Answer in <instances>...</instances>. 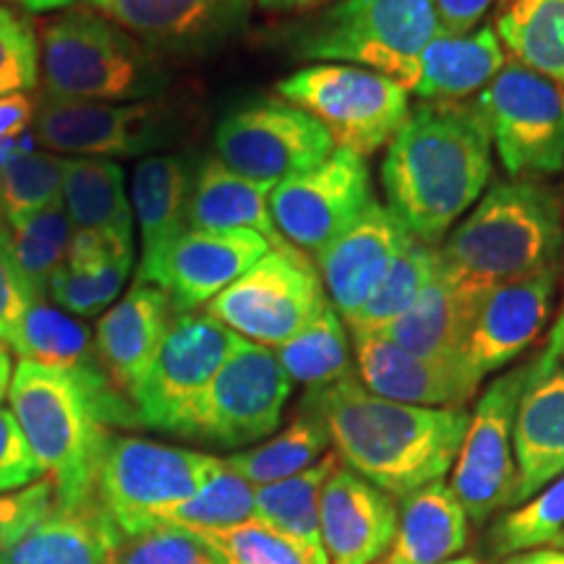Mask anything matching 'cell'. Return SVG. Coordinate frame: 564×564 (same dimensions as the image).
I'll list each match as a JSON object with an SVG mask.
<instances>
[{"mask_svg": "<svg viewBox=\"0 0 564 564\" xmlns=\"http://www.w3.org/2000/svg\"><path fill=\"white\" fill-rule=\"evenodd\" d=\"M560 270L556 267L484 293L465 343V361L478 377L502 371L539 340L552 314Z\"/></svg>", "mask_w": 564, "mask_h": 564, "instance_id": "obj_20", "label": "cell"}, {"mask_svg": "<svg viewBox=\"0 0 564 564\" xmlns=\"http://www.w3.org/2000/svg\"><path fill=\"white\" fill-rule=\"evenodd\" d=\"M497 564H564V549L562 546L528 549V552L507 554Z\"/></svg>", "mask_w": 564, "mask_h": 564, "instance_id": "obj_50", "label": "cell"}, {"mask_svg": "<svg viewBox=\"0 0 564 564\" xmlns=\"http://www.w3.org/2000/svg\"><path fill=\"white\" fill-rule=\"evenodd\" d=\"M37 303L34 293L26 285L17 259L11 251V230L0 217V345L6 350H19L21 327L26 314Z\"/></svg>", "mask_w": 564, "mask_h": 564, "instance_id": "obj_45", "label": "cell"}, {"mask_svg": "<svg viewBox=\"0 0 564 564\" xmlns=\"http://www.w3.org/2000/svg\"><path fill=\"white\" fill-rule=\"evenodd\" d=\"M192 183V165L181 154H147L133 167L131 209L141 236L137 282L150 280L167 249L188 230Z\"/></svg>", "mask_w": 564, "mask_h": 564, "instance_id": "obj_25", "label": "cell"}, {"mask_svg": "<svg viewBox=\"0 0 564 564\" xmlns=\"http://www.w3.org/2000/svg\"><path fill=\"white\" fill-rule=\"evenodd\" d=\"M539 369L514 419V489L510 507L525 505L564 474V361L549 337Z\"/></svg>", "mask_w": 564, "mask_h": 564, "instance_id": "obj_21", "label": "cell"}, {"mask_svg": "<svg viewBox=\"0 0 564 564\" xmlns=\"http://www.w3.org/2000/svg\"><path fill=\"white\" fill-rule=\"evenodd\" d=\"M160 55L196 58L246 30L251 0H84Z\"/></svg>", "mask_w": 564, "mask_h": 564, "instance_id": "obj_17", "label": "cell"}, {"mask_svg": "<svg viewBox=\"0 0 564 564\" xmlns=\"http://www.w3.org/2000/svg\"><path fill=\"white\" fill-rule=\"evenodd\" d=\"M66 158L53 152H26L0 165V217L6 225L30 220L61 202Z\"/></svg>", "mask_w": 564, "mask_h": 564, "instance_id": "obj_40", "label": "cell"}, {"mask_svg": "<svg viewBox=\"0 0 564 564\" xmlns=\"http://www.w3.org/2000/svg\"><path fill=\"white\" fill-rule=\"evenodd\" d=\"M257 507V486L230 468L228 460L217 457L215 468L204 478L199 491L175 510L167 523L188 528L196 533L228 531L253 520Z\"/></svg>", "mask_w": 564, "mask_h": 564, "instance_id": "obj_38", "label": "cell"}, {"mask_svg": "<svg viewBox=\"0 0 564 564\" xmlns=\"http://www.w3.org/2000/svg\"><path fill=\"white\" fill-rule=\"evenodd\" d=\"M329 447H333V440L324 421L312 408L301 405V413L282 432L272 434L257 447L232 453L225 460L251 486H267L303 474L314 463H319Z\"/></svg>", "mask_w": 564, "mask_h": 564, "instance_id": "obj_35", "label": "cell"}, {"mask_svg": "<svg viewBox=\"0 0 564 564\" xmlns=\"http://www.w3.org/2000/svg\"><path fill=\"white\" fill-rule=\"evenodd\" d=\"M19 358L58 369H91L102 366L89 329L61 308L34 303L21 327Z\"/></svg>", "mask_w": 564, "mask_h": 564, "instance_id": "obj_39", "label": "cell"}, {"mask_svg": "<svg viewBox=\"0 0 564 564\" xmlns=\"http://www.w3.org/2000/svg\"><path fill=\"white\" fill-rule=\"evenodd\" d=\"M494 3L499 0H436L440 30L449 34L474 32Z\"/></svg>", "mask_w": 564, "mask_h": 564, "instance_id": "obj_48", "label": "cell"}, {"mask_svg": "<svg viewBox=\"0 0 564 564\" xmlns=\"http://www.w3.org/2000/svg\"><path fill=\"white\" fill-rule=\"evenodd\" d=\"M470 520L453 486L434 481L400 499L398 533L379 564H442L468 546Z\"/></svg>", "mask_w": 564, "mask_h": 564, "instance_id": "obj_28", "label": "cell"}, {"mask_svg": "<svg viewBox=\"0 0 564 564\" xmlns=\"http://www.w3.org/2000/svg\"><path fill=\"white\" fill-rule=\"evenodd\" d=\"M552 340L556 343V348H560V356H562V361H564V314H562L560 319H556V324H554Z\"/></svg>", "mask_w": 564, "mask_h": 564, "instance_id": "obj_54", "label": "cell"}, {"mask_svg": "<svg viewBox=\"0 0 564 564\" xmlns=\"http://www.w3.org/2000/svg\"><path fill=\"white\" fill-rule=\"evenodd\" d=\"M253 3L270 13H306L316 9H327V6L337 3V0H253Z\"/></svg>", "mask_w": 564, "mask_h": 564, "instance_id": "obj_52", "label": "cell"}, {"mask_svg": "<svg viewBox=\"0 0 564 564\" xmlns=\"http://www.w3.org/2000/svg\"><path fill=\"white\" fill-rule=\"evenodd\" d=\"M270 249L264 236L246 228L186 230L144 285L162 288L175 314H192L249 272Z\"/></svg>", "mask_w": 564, "mask_h": 564, "instance_id": "obj_19", "label": "cell"}, {"mask_svg": "<svg viewBox=\"0 0 564 564\" xmlns=\"http://www.w3.org/2000/svg\"><path fill=\"white\" fill-rule=\"evenodd\" d=\"M40 76L47 97L76 102L158 100L173 84L160 53L89 6L42 26Z\"/></svg>", "mask_w": 564, "mask_h": 564, "instance_id": "obj_5", "label": "cell"}, {"mask_svg": "<svg viewBox=\"0 0 564 564\" xmlns=\"http://www.w3.org/2000/svg\"><path fill=\"white\" fill-rule=\"evenodd\" d=\"M491 137L476 100L421 102L387 144V207L415 241L440 246L491 181Z\"/></svg>", "mask_w": 564, "mask_h": 564, "instance_id": "obj_1", "label": "cell"}, {"mask_svg": "<svg viewBox=\"0 0 564 564\" xmlns=\"http://www.w3.org/2000/svg\"><path fill=\"white\" fill-rule=\"evenodd\" d=\"M491 26L512 61L564 87V0H499Z\"/></svg>", "mask_w": 564, "mask_h": 564, "instance_id": "obj_32", "label": "cell"}, {"mask_svg": "<svg viewBox=\"0 0 564 564\" xmlns=\"http://www.w3.org/2000/svg\"><path fill=\"white\" fill-rule=\"evenodd\" d=\"M40 82V40L32 19L0 9V97L30 91Z\"/></svg>", "mask_w": 564, "mask_h": 564, "instance_id": "obj_44", "label": "cell"}, {"mask_svg": "<svg viewBox=\"0 0 564 564\" xmlns=\"http://www.w3.org/2000/svg\"><path fill=\"white\" fill-rule=\"evenodd\" d=\"M507 63V53L491 24L474 32L436 37L423 47L408 91L421 102H465L476 97Z\"/></svg>", "mask_w": 564, "mask_h": 564, "instance_id": "obj_26", "label": "cell"}, {"mask_svg": "<svg viewBox=\"0 0 564 564\" xmlns=\"http://www.w3.org/2000/svg\"><path fill=\"white\" fill-rule=\"evenodd\" d=\"M510 178L564 173V87L512 61L474 97Z\"/></svg>", "mask_w": 564, "mask_h": 564, "instance_id": "obj_9", "label": "cell"}, {"mask_svg": "<svg viewBox=\"0 0 564 564\" xmlns=\"http://www.w3.org/2000/svg\"><path fill=\"white\" fill-rule=\"evenodd\" d=\"M303 405L324 421L340 463L394 499L444 481L470 421L468 408L394 403L356 377L308 390Z\"/></svg>", "mask_w": 564, "mask_h": 564, "instance_id": "obj_2", "label": "cell"}, {"mask_svg": "<svg viewBox=\"0 0 564 564\" xmlns=\"http://www.w3.org/2000/svg\"><path fill=\"white\" fill-rule=\"evenodd\" d=\"M554 546H562L564 549V531H562V535H560V541H556V544Z\"/></svg>", "mask_w": 564, "mask_h": 564, "instance_id": "obj_56", "label": "cell"}, {"mask_svg": "<svg viewBox=\"0 0 564 564\" xmlns=\"http://www.w3.org/2000/svg\"><path fill=\"white\" fill-rule=\"evenodd\" d=\"M9 230L13 259H17L26 285L37 303H47L51 285L61 267L66 264L70 236H74L66 207L63 202H55L53 207L42 209L40 215L13 225Z\"/></svg>", "mask_w": 564, "mask_h": 564, "instance_id": "obj_37", "label": "cell"}, {"mask_svg": "<svg viewBox=\"0 0 564 564\" xmlns=\"http://www.w3.org/2000/svg\"><path fill=\"white\" fill-rule=\"evenodd\" d=\"M400 505L348 465H337L319 499L322 544L329 564H379L398 533Z\"/></svg>", "mask_w": 564, "mask_h": 564, "instance_id": "obj_23", "label": "cell"}, {"mask_svg": "<svg viewBox=\"0 0 564 564\" xmlns=\"http://www.w3.org/2000/svg\"><path fill=\"white\" fill-rule=\"evenodd\" d=\"M215 150L243 178L278 186L312 171L337 147L314 116L282 97H270L230 110L215 131Z\"/></svg>", "mask_w": 564, "mask_h": 564, "instance_id": "obj_14", "label": "cell"}, {"mask_svg": "<svg viewBox=\"0 0 564 564\" xmlns=\"http://www.w3.org/2000/svg\"><path fill=\"white\" fill-rule=\"evenodd\" d=\"M11 358H9V350L0 345V398H3L6 392H9V382H11Z\"/></svg>", "mask_w": 564, "mask_h": 564, "instance_id": "obj_53", "label": "cell"}, {"mask_svg": "<svg viewBox=\"0 0 564 564\" xmlns=\"http://www.w3.org/2000/svg\"><path fill=\"white\" fill-rule=\"evenodd\" d=\"M173 112L162 100L76 102L42 97L34 133L66 158H147L171 141Z\"/></svg>", "mask_w": 564, "mask_h": 564, "instance_id": "obj_16", "label": "cell"}, {"mask_svg": "<svg viewBox=\"0 0 564 564\" xmlns=\"http://www.w3.org/2000/svg\"><path fill=\"white\" fill-rule=\"evenodd\" d=\"M440 272L465 299L531 274L556 270L564 259V207L535 181H499L436 246Z\"/></svg>", "mask_w": 564, "mask_h": 564, "instance_id": "obj_4", "label": "cell"}, {"mask_svg": "<svg viewBox=\"0 0 564 564\" xmlns=\"http://www.w3.org/2000/svg\"><path fill=\"white\" fill-rule=\"evenodd\" d=\"M476 306V301L465 299L453 282L436 272L421 299L377 335H384L387 340L419 356L465 361V343Z\"/></svg>", "mask_w": 564, "mask_h": 564, "instance_id": "obj_30", "label": "cell"}, {"mask_svg": "<svg viewBox=\"0 0 564 564\" xmlns=\"http://www.w3.org/2000/svg\"><path fill=\"white\" fill-rule=\"evenodd\" d=\"M110 564H228L202 533L181 525H158L126 535L118 531Z\"/></svg>", "mask_w": 564, "mask_h": 564, "instance_id": "obj_42", "label": "cell"}, {"mask_svg": "<svg viewBox=\"0 0 564 564\" xmlns=\"http://www.w3.org/2000/svg\"><path fill=\"white\" fill-rule=\"evenodd\" d=\"M215 463L217 457L194 449L112 434L97 474V499L121 533L152 531L199 491Z\"/></svg>", "mask_w": 564, "mask_h": 564, "instance_id": "obj_8", "label": "cell"}, {"mask_svg": "<svg viewBox=\"0 0 564 564\" xmlns=\"http://www.w3.org/2000/svg\"><path fill=\"white\" fill-rule=\"evenodd\" d=\"M436 272H440L436 246H426L413 238L403 253L394 259L390 272L379 282L371 299L350 319H345L350 333H382L421 299V293L432 285Z\"/></svg>", "mask_w": 564, "mask_h": 564, "instance_id": "obj_36", "label": "cell"}, {"mask_svg": "<svg viewBox=\"0 0 564 564\" xmlns=\"http://www.w3.org/2000/svg\"><path fill=\"white\" fill-rule=\"evenodd\" d=\"M118 528L100 499L82 507H61L0 552V564H110Z\"/></svg>", "mask_w": 564, "mask_h": 564, "instance_id": "obj_29", "label": "cell"}, {"mask_svg": "<svg viewBox=\"0 0 564 564\" xmlns=\"http://www.w3.org/2000/svg\"><path fill=\"white\" fill-rule=\"evenodd\" d=\"M316 264L295 246L270 249L207 303V314L243 340L280 348L327 306Z\"/></svg>", "mask_w": 564, "mask_h": 564, "instance_id": "obj_10", "label": "cell"}, {"mask_svg": "<svg viewBox=\"0 0 564 564\" xmlns=\"http://www.w3.org/2000/svg\"><path fill=\"white\" fill-rule=\"evenodd\" d=\"M34 118H37V105L26 91L0 97V141L21 137L34 126Z\"/></svg>", "mask_w": 564, "mask_h": 564, "instance_id": "obj_49", "label": "cell"}, {"mask_svg": "<svg viewBox=\"0 0 564 564\" xmlns=\"http://www.w3.org/2000/svg\"><path fill=\"white\" fill-rule=\"evenodd\" d=\"M340 465L337 453H327L319 463L282 481L257 486V507H253V520L274 531L291 535L308 552L327 560L322 544L319 525V499L327 478Z\"/></svg>", "mask_w": 564, "mask_h": 564, "instance_id": "obj_33", "label": "cell"}, {"mask_svg": "<svg viewBox=\"0 0 564 564\" xmlns=\"http://www.w3.org/2000/svg\"><path fill=\"white\" fill-rule=\"evenodd\" d=\"M63 207L74 230H95L133 243V209L126 196V175L116 160L66 158Z\"/></svg>", "mask_w": 564, "mask_h": 564, "instance_id": "obj_31", "label": "cell"}, {"mask_svg": "<svg viewBox=\"0 0 564 564\" xmlns=\"http://www.w3.org/2000/svg\"><path fill=\"white\" fill-rule=\"evenodd\" d=\"M40 478H45V468L34 457L11 408L0 405V494L21 491Z\"/></svg>", "mask_w": 564, "mask_h": 564, "instance_id": "obj_47", "label": "cell"}, {"mask_svg": "<svg viewBox=\"0 0 564 564\" xmlns=\"http://www.w3.org/2000/svg\"><path fill=\"white\" fill-rule=\"evenodd\" d=\"M6 394L13 419L55 486V505L97 502V474L112 436L108 426L139 423L133 403L116 390L102 366L58 369L21 358Z\"/></svg>", "mask_w": 564, "mask_h": 564, "instance_id": "obj_3", "label": "cell"}, {"mask_svg": "<svg viewBox=\"0 0 564 564\" xmlns=\"http://www.w3.org/2000/svg\"><path fill=\"white\" fill-rule=\"evenodd\" d=\"M171 299L162 288L133 282L131 291L97 322V358L116 390L129 400L171 329Z\"/></svg>", "mask_w": 564, "mask_h": 564, "instance_id": "obj_24", "label": "cell"}, {"mask_svg": "<svg viewBox=\"0 0 564 564\" xmlns=\"http://www.w3.org/2000/svg\"><path fill=\"white\" fill-rule=\"evenodd\" d=\"M270 183H257L230 171L220 158H204L196 167L188 199V230H253L272 249L291 246L274 228Z\"/></svg>", "mask_w": 564, "mask_h": 564, "instance_id": "obj_27", "label": "cell"}, {"mask_svg": "<svg viewBox=\"0 0 564 564\" xmlns=\"http://www.w3.org/2000/svg\"><path fill=\"white\" fill-rule=\"evenodd\" d=\"M442 564H481V562H478L474 554H465V556L460 554V556H455V560H447V562H442Z\"/></svg>", "mask_w": 564, "mask_h": 564, "instance_id": "obj_55", "label": "cell"}, {"mask_svg": "<svg viewBox=\"0 0 564 564\" xmlns=\"http://www.w3.org/2000/svg\"><path fill=\"white\" fill-rule=\"evenodd\" d=\"M539 358L541 352H535L531 361L499 373L470 413L449 486L476 525L486 523L502 507H510L518 474L512 449L514 419L525 387L539 369Z\"/></svg>", "mask_w": 564, "mask_h": 564, "instance_id": "obj_13", "label": "cell"}, {"mask_svg": "<svg viewBox=\"0 0 564 564\" xmlns=\"http://www.w3.org/2000/svg\"><path fill=\"white\" fill-rule=\"evenodd\" d=\"M293 382L272 348L238 337L194 411L192 436L217 447H249L278 432Z\"/></svg>", "mask_w": 564, "mask_h": 564, "instance_id": "obj_12", "label": "cell"}, {"mask_svg": "<svg viewBox=\"0 0 564 564\" xmlns=\"http://www.w3.org/2000/svg\"><path fill=\"white\" fill-rule=\"evenodd\" d=\"M411 241L413 236L390 207L373 202L340 238L316 253V272L343 319H350L371 299Z\"/></svg>", "mask_w": 564, "mask_h": 564, "instance_id": "obj_22", "label": "cell"}, {"mask_svg": "<svg viewBox=\"0 0 564 564\" xmlns=\"http://www.w3.org/2000/svg\"><path fill=\"white\" fill-rule=\"evenodd\" d=\"M53 505L55 486L47 476L21 491L0 494V552L17 544L26 531H32L53 510Z\"/></svg>", "mask_w": 564, "mask_h": 564, "instance_id": "obj_46", "label": "cell"}, {"mask_svg": "<svg viewBox=\"0 0 564 564\" xmlns=\"http://www.w3.org/2000/svg\"><path fill=\"white\" fill-rule=\"evenodd\" d=\"M564 531V474L520 505L507 512L489 533V552L494 556L528 552V549L554 546Z\"/></svg>", "mask_w": 564, "mask_h": 564, "instance_id": "obj_41", "label": "cell"}, {"mask_svg": "<svg viewBox=\"0 0 564 564\" xmlns=\"http://www.w3.org/2000/svg\"><path fill=\"white\" fill-rule=\"evenodd\" d=\"M202 535L228 564H329V560L312 554L291 535L257 523V520Z\"/></svg>", "mask_w": 564, "mask_h": 564, "instance_id": "obj_43", "label": "cell"}, {"mask_svg": "<svg viewBox=\"0 0 564 564\" xmlns=\"http://www.w3.org/2000/svg\"><path fill=\"white\" fill-rule=\"evenodd\" d=\"M236 343L238 335L207 312L175 314L152 366L131 392L141 426L192 436L196 405Z\"/></svg>", "mask_w": 564, "mask_h": 564, "instance_id": "obj_11", "label": "cell"}, {"mask_svg": "<svg viewBox=\"0 0 564 564\" xmlns=\"http://www.w3.org/2000/svg\"><path fill=\"white\" fill-rule=\"evenodd\" d=\"M274 356L291 382L308 390L356 377L350 329L333 303H327L299 335L274 348Z\"/></svg>", "mask_w": 564, "mask_h": 564, "instance_id": "obj_34", "label": "cell"}, {"mask_svg": "<svg viewBox=\"0 0 564 564\" xmlns=\"http://www.w3.org/2000/svg\"><path fill=\"white\" fill-rule=\"evenodd\" d=\"M278 95L329 131L337 150L369 160L411 116V91L377 70L348 63H314L278 82Z\"/></svg>", "mask_w": 564, "mask_h": 564, "instance_id": "obj_7", "label": "cell"}, {"mask_svg": "<svg viewBox=\"0 0 564 564\" xmlns=\"http://www.w3.org/2000/svg\"><path fill=\"white\" fill-rule=\"evenodd\" d=\"M84 0H0V9H17L21 13H51V11H68Z\"/></svg>", "mask_w": 564, "mask_h": 564, "instance_id": "obj_51", "label": "cell"}, {"mask_svg": "<svg viewBox=\"0 0 564 564\" xmlns=\"http://www.w3.org/2000/svg\"><path fill=\"white\" fill-rule=\"evenodd\" d=\"M373 202L369 160L335 150L312 171L278 183L270 194V212L288 243L316 257Z\"/></svg>", "mask_w": 564, "mask_h": 564, "instance_id": "obj_15", "label": "cell"}, {"mask_svg": "<svg viewBox=\"0 0 564 564\" xmlns=\"http://www.w3.org/2000/svg\"><path fill=\"white\" fill-rule=\"evenodd\" d=\"M358 382L379 398L421 408H468L484 379L468 361H442L377 333H350Z\"/></svg>", "mask_w": 564, "mask_h": 564, "instance_id": "obj_18", "label": "cell"}, {"mask_svg": "<svg viewBox=\"0 0 564 564\" xmlns=\"http://www.w3.org/2000/svg\"><path fill=\"white\" fill-rule=\"evenodd\" d=\"M436 32V0H337L295 26L293 45L299 58L361 66L408 89Z\"/></svg>", "mask_w": 564, "mask_h": 564, "instance_id": "obj_6", "label": "cell"}]
</instances>
